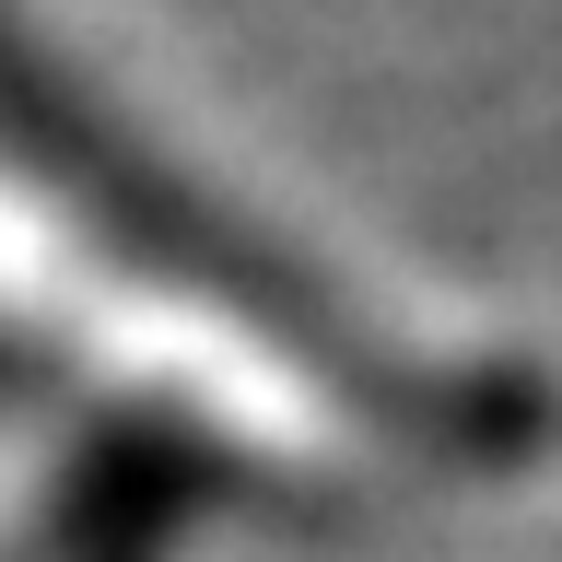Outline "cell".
<instances>
[{"label": "cell", "mask_w": 562, "mask_h": 562, "mask_svg": "<svg viewBox=\"0 0 562 562\" xmlns=\"http://www.w3.org/2000/svg\"><path fill=\"white\" fill-rule=\"evenodd\" d=\"M0 328L47 351L59 375H82L94 398H130L200 446L270 457V469H328L351 446L340 398L316 386V363L293 340L211 305L200 281L130 258L12 153H0Z\"/></svg>", "instance_id": "cell-1"}]
</instances>
